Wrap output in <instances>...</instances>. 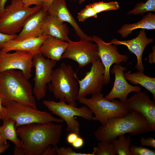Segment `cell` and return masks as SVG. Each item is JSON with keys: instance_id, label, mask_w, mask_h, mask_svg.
Returning a JSON list of instances; mask_svg holds the SVG:
<instances>
[{"instance_id": "obj_1", "label": "cell", "mask_w": 155, "mask_h": 155, "mask_svg": "<svg viewBox=\"0 0 155 155\" xmlns=\"http://www.w3.org/2000/svg\"><path fill=\"white\" fill-rule=\"evenodd\" d=\"M53 122L32 123L17 129L25 155H42L50 145L57 146L60 140L63 126Z\"/></svg>"}, {"instance_id": "obj_2", "label": "cell", "mask_w": 155, "mask_h": 155, "mask_svg": "<svg viewBox=\"0 0 155 155\" xmlns=\"http://www.w3.org/2000/svg\"><path fill=\"white\" fill-rule=\"evenodd\" d=\"M152 131L149 123L141 113L132 111L123 117L110 119L105 124L99 127L94 134L99 141L111 142L126 133L135 136Z\"/></svg>"}, {"instance_id": "obj_3", "label": "cell", "mask_w": 155, "mask_h": 155, "mask_svg": "<svg viewBox=\"0 0 155 155\" xmlns=\"http://www.w3.org/2000/svg\"><path fill=\"white\" fill-rule=\"evenodd\" d=\"M28 80L19 70L0 72V97L3 105L14 101L37 109L32 86Z\"/></svg>"}, {"instance_id": "obj_4", "label": "cell", "mask_w": 155, "mask_h": 155, "mask_svg": "<svg viewBox=\"0 0 155 155\" xmlns=\"http://www.w3.org/2000/svg\"><path fill=\"white\" fill-rule=\"evenodd\" d=\"M75 73L71 65L62 62L59 67L53 70L51 80L48 86L49 91L53 93L56 99L77 106L79 87Z\"/></svg>"}, {"instance_id": "obj_5", "label": "cell", "mask_w": 155, "mask_h": 155, "mask_svg": "<svg viewBox=\"0 0 155 155\" xmlns=\"http://www.w3.org/2000/svg\"><path fill=\"white\" fill-rule=\"evenodd\" d=\"M41 8V6L26 7L21 0H11V4L0 13V32L16 34L21 31L29 17Z\"/></svg>"}, {"instance_id": "obj_6", "label": "cell", "mask_w": 155, "mask_h": 155, "mask_svg": "<svg viewBox=\"0 0 155 155\" xmlns=\"http://www.w3.org/2000/svg\"><path fill=\"white\" fill-rule=\"evenodd\" d=\"M79 102L88 106L95 115L97 121L102 125L105 124L110 119L123 117L130 112L124 103L114 99H106L101 92L78 100Z\"/></svg>"}, {"instance_id": "obj_7", "label": "cell", "mask_w": 155, "mask_h": 155, "mask_svg": "<svg viewBox=\"0 0 155 155\" xmlns=\"http://www.w3.org/2000/svg\"><path fill=\"white\" fill-rule=\"evenodd\" d=\"M4 106L6 111L2 120L6 119L14 120L16 129L20 126L32 123L64 122L61 118L55 117L46 111L38 110L15 101H9Z\"/></svg>"}, {"instance_id": "obj_8", "label": "cell", "mask_w": 155, "mask_h": 155, "mask_svg": "<svg viewBox=\"0 0 155 155\" xmlns=\"http://www.w3.org/2000/svg\"><path fill=\"white\" fill-rule=\"evenodd\" d=\"M42 102L52 113L58 116L65 122L67 124L66 130L68 132L79 134L80 124L75 119V116L80 117L88 121H97L93 115L92 112L86 106L78 108L62 100L56 102L52 100H44Z\"/></svg>"}, {"instance_id": "obj_9", "label": "cell", "mask_w": 155, "mask_h": 155, "mask_svg": "<svg viewBox=\"0 0 155 155\" xmlns=\"http://www.w3.org/2000/svg\"><path fill=\"white\" fill-rule=\"evenodd\" d=\"M33 61L35 68L33 92L37 100H39L46 94L47 84L51 81L53 68L57 61L46 58L41 53L33 56Z\"/></svg>"}, {"instance_id": "obj_10", "label": "cell", "mask_w": 155, "mask_h": 155, "mask_svg": "<svg viewBox=\"0 0 155 155\" xmlns=\"http://www.w3.org/2000/svg\"><path fill=\"white\" fill-rule=\"evenodd\" d=\"M92 42L80 40L75 42L71 40L61 59L66 58L73 60L80 68L92 64L100 59L98 45Z\"/></svg>"}, {"instance_id": "obj_11", "label": "cell", "mask_w": 155, "mask_h": 155, "mask_svg": "<svg viewBox=\"0 0 155 155\" xmlns=\"http://www.w3.org/2000/svg\"><path fill=\"white\" fill-rule=\"evenodd\" d=\"M89 71L80 80L75 73V77L78 82L79 89L77 100L101 92L104 85V67L100 59L92 63Z\"/></svg>"}, {"instance_id": "obj_12", "label": "cell", "mask_w": 155, "mask_h": 155, "mask_svg": "<svg viewBox=\"0 0 155 155\" xmlns=\"http://www.w3.org/2000/svg\"><path fill=\"white\" fill-rule=\"evenodd\" d=\"M93 42L97 44L99 58L104 65L105 71L104 84L106 85L111 82L110 68L113 64L125 62L129 57L121 54L118 51L116 45L105 42L100 37L95 35L92 37Z\"/></svg>"}, {"instance_id": "obj_13", "label": "cell", "mask_w": 155, "mask_h": 155, "mask_svg": "<svg viewBox=\"0 0 155 155\" xmlns=\"http://www.w3.org/2000/svg\"><path fill=\"white\" fill-rule=\"evenodd\" d=\"M33 56L26 52L16 51L12 53L0 50V72L10 69L21 71L28 79L32 76Z\"/></svg>"}, {"instance_id": "obj_14", "label": "cell", "mask_w": 155, "mask_h": 155, "mask_svg": "<svg viewBox=\"0 0 155 155\" xmlns=\"http://www.w3.org/2000/svg\"><path fill=\"white\" fill-rule=\"evenodd\" d=\"M123 103L129 112L141 113L149 123L153 131H155V102L146 92H136Z\"/></svg>"}, {"instance_id": "obj_15", "label": "cell", "mask_w": 155, "mask_h": 155, "mask_svg": "<svg viewBox=\"0 0 155 155\" xmlns=\"http://www.w3.org/2000/svg\"><path fill=\"white\" fill-rule=\"evenodd\" d=\"M126 70L125 67L121 66L120 64L113 65L110 72L115 75L114 85L111 91L104 97L106 99L111 100L118 98L124 103L129 93L141 91L140 86H132L127 82L124 75V71Z\"/></svg>"}, {"instance_id": "obj_16", "label": "cell", "mask_w": 155, "mask_h": 155, "mask_svg": "<svg viewBox=\"0 0 155 155\" xmlns=\"http://www.w3.org/2000/svg\"><path fill=\"white\" fill-rule=\"evenodd\" d=\"M154 41L153 38L147 37L145 29H141L138 36L133 39L120 40L114 38L109 43L116 45H123L126 46L130 52L135 54L137 57V63L135 69L138 71L143 72L144 67L142 60L143 53L146 46L148 44L153 43Z\"/></svg>"}, {"instance_id": "obj_17", "label": "cell", "mask_w": 155, "mask_h": 155, "mask_svg": "<svg viewBox=\"0 0 155 155\" xmlns=\"http://www.w3.org/2000/svg\"><path fill=\"white\" fill-rule=\"evenodd\" d=\"M47 12L59 21L67 22L73 28L80 40L93 42L82 30L68 9L65 0H53Z\"/></svg>"}, {"instance_id": "obj_18", "label": "cell", "mask_w": 155, "mask_h": 155, "mask_svg": "<svg viewBox=\"0 0 155 155\" xmlns=\"http://www.w3.org/2000/svg\"><path fill=\"white\" fill-rule=\"evenodd\" d=\"M47 36L41 35L38 37L22 40H11L5 43L3 45L1 50L5 53L13 51H22L34 56L41 53V46L43 42Z\"/></svg>"}, {"instance_id": "obj_19", "label": "cell", "mask_w": 155, "mask_h": 155, "mask_svg": "<svg viewBox=\"0 0 155 155\" xmlns=\"http://www.w3.org/2000/svg\"><path fill=\"white\" fill-rule=\"evenodd\" d=\"M47 12L41 8L30 16L14 39L20 40L38 37L42 35L43 22Z\"/></svg>"}, {"instance_id": "obj_20", "label": "cell", "mask_w": 155, "mask_h": 155, "mask_svg": "<svg viewBox=\"0 0 155 155\" xmlns=\"http://www.w3.org/2000/svg\"><path fill=\"white\" fill-rule=\"evenodd\" d=\"M68 28L65 24L58 20L46 12L42 25V35L55 37L69 42Z\"/></svg>"}, {"instance_id": "obj_21", "label": "cell", "mask_w": 155, "mask_h": 155, "mask_svg": "<svg viewBox=\"0 0 155 155\" xmlns=\"http://www.w3.org/2000/svg\"><path fill=\"white\" fill-rule=\"evenodd\" d=\"M69 45L67 42L48 36L42 44L40 52L45 57L57 61L61 59Z\"/></svg>"}, {"instance_id": "obj_22", "label": "cell", "mask_w": 155, "mask_h": 155, "mask_svg": "<svg viewBox=\"0 0 155 155\" xmlns=\"http://www.w3.org/2000/svg\"><path fill=\"white\" fill-rule=\"evenodd\" d=\"M141 29H155V14L150 12L144 16L138 22L132 24H124L117 31L122 38L127 37L133 30Z\"/></svg>"}, {"instance_id": "obj_23", "label": "cell", "mask_w": 155, "mask_h": 155, "mask_svg": "<svg viewBox=\"0 0 155 155\" xmlns=\"http://www.w3.org/2000/svg\"><path fill=\"white\" fill-rule=\"evenodd\" d=\"M126 80L132 84H139L150 91L152 94L153 100H155V78L147 76L143 72L138 71L136 72L124 73Z\"/></svg>"}, {"instance_id": "obj_24", "label": "cell", "mask_w": 155, "mask_h": 155, "mask_svg": "<svg viewBox=\"0 0 155 155\" xmlns=\"http://www.w3.org/2000/svg\"><path fill=\"white\" fill-rule=\"evenodd\" d=\"M3 125L0 126V130L3 137L7 140L12 142L15 146L23 147L22 142L18 138L15 125V122L10 119L3 120Z\"/></svg>"}, {"instance_id": "obj_25", "label": "cell", "mask_w": 155, "mask_h": 155, "mask_svg": "<svg viewBox=\"0 0 155 155\" xmlns=\"http://www.w3.org/2000/svg\"><path fill=\"white\" fill-rule=\"evenodd\" d=\"M111 142L113 144L116 154L118 155H132L129 150L131 143L130 135L125 136L124 135H121L113 139Z\"/></svg>"}, {"instance_id": "obj_26", "label": "cell", "mask_w": 155, "mask_h": 155, "mask_svg": "<svg viewBox=\"0 0 155 155\" xmlns=\"http://www.w3.org/2000/svg\"><path fill=\"white\" fill-rule=\"evenodd\" d=\"M155 11V0H148L146 2L137 3L134 8L127 13L128 15H141L149 11Z\"/></svg>"}, {"instance_id": "obj_27", "label": "cell", "mask_w": 155, "mask_h": 155, "mask_svg": "<svg viewBox=\"0 0 155 155\" xmlns=\"http://www.w3.org/2000/svg\"><path fill=\"white\" fill-rule=\"evenodd\" d=\"M94 155H115L113 146L110 141H99L96 147L93 148Z\"/></svg>"}, {"instance_id": "obj_28", "label": "cell", "mask_w": 155, "mask_h": 155, "mask_svg": "<svg viewBox=\"0 0 155 155\" xmlns=\"http://www.w3.org/2000/svg\"><path fill=\"white\" fill-rule=\"evenodd\" d=\"M90 4L97 14L104 11L117 10L120 8L119 3L116 1L108 2L101 1L93 3Z\"/></svg>"}, {"instance_id": "obj_29", "label": "cell", "mask_w": 155, "mask_h": 155, "mask_svg": "<svg viewBox=\"0 0 155 155\" xmlns=\"http://www.w3.org/2000/svg\"><path fill=\"white\" fill-rule=\"evenodd\" d=\"M97 17V14L90 4L86 5L78 13L77 18L79 21L83 22L89 18L93 17L96 18Z\"/></svg>"}, {"instance_id": "obj_30", "label": "cell", "mask_w": 155, "mask_h": 155, "mask_svg": "<svg viewBox=\"0 0 155 155\" xmlns=\"http://www.w3.org/2000/svg\"><path fill=\"white\" fill-rule=\"evenodd\" d=\"M132 155H154L155 151L147 148L138 146H132L129 147Z\"/></svg>"}, {"instance_id": "obj_31", "label": "cell", "mask_w": 155, "mask_h": 155, "mask_svg": "<svg viewBox=\"0 0 155 155\" xmlns=\"http://www.w3.org/2000/svg\"><path fill=\"white\" fill-rule=\"evenodd\" d=\"M57 155H94L92 152L91 153L77 152L73 150L71 147H61L58 148L57 150Z\"/></svg>"}, {"instance_id": "obj_32", "label": "cell", "mask_w": 155, "mask_h": 155, "mask_svg": "<svg viewBox=\"0 0 155 155\" xmlns=\"http://www.w3.org/2000/svg\"><path fill=\"white\" fill-rule=\"evenodd\" d=\"M17 35L8 34L0 32V49L3 45L6 42L11 40L14 39Z\"/></svg>"}, {"instance_id": "obj_33", "label": "cell", "mask_w": 155, "mask_h": 155, "mask_svg": "<svg viewBox=\"0 0 155 155\" xmlns=\"http://www.w3.org/2000/svg\"><path fill=\"white\" fill-rule=\"evenodd\" d=\"M141 145L142 146H149L155 148V140L152 137H147L145 138L142 137L140 140Z\"/></svg>"}, {"instance_id": "obj_34", "label": "cell", "mask_w": 155, "mask_h": 155, "mask_svg": "<svg viewBox=\"0 0 155 155\" xmlns=\"http://www.w3.org/2000/svg\"><path fill=\"white\" fill-rule=\"evenodd\" d=\"M24 6L29 7L32 5L35 6L42 5L46 0H21Z\"/></svg>"}, {"instance_id": "obj_35", "label": "cell", "mask_w": 155, "mask_h": 155, "mask_svg": "<svg viewBox=\"0 0 155 155\" xmlns=\"http://www.w3.org/2000/svg\"><path fill=\"white\" fill-rule=\"evenodd\" d=\"M51 145H50L44 152L42 155H56L57 150L58 147L53 146L52 147Z\"/></svg>"}, {"instance_id": "obj_36", "label": "cell", "mask_w": 155, "mask_h": 155, "mask_svg": "<svg viewBox=\"0 0 155 155\" xmlns=\"http://www.w3.org/2000/svg\"><path fill=\"white\" fill-rule=\"evenodd\" d=\"M84 144V141L83 138L78 136L71 144L75 148L78 149L82 147Z\"/></svg>"}, {"instance_id": "obj_37", "label": "cell", "mask_w": 155, "mask_h": 155, "mask_svg": "<svg viewBox=\"0 0 155 155\" xmlns=\"http://www.w3.org/2000/svg\"><path fill=\"white\" fill-rule=\"evenodd\" d=\"M79 136L78 134L71 132L68 134L67 137V141L68 143L71 144Z\"/></svg>"}, {"instance_id": "obj_38", "label": "cell", "mask_w": 155, "mask_h": 155, "mask_svg": "<svg viewBox=\"0 0 155 155\" xmlns=\"http://www.w3.org/2000/svg\"><path fill=\"white\" fill-rule=\"evenodd\" d=\"M152 51L149 55L148 62L150 64H152L155 63V46L154 45L152 47Z\"/></svg>"}, {"instance_id": "obj_39", "label": "cell", "mask_w": 155, "mask_h": 155, "mask_svg": "<svg viewBox=\"0 0 155 155\" xmlns=\"http://www.w3.org/2000/svg\"><path fill=\"white\" fill-rule=\"evenodd\" d=\"M14 155H24L25 152L24 149L22 147L15 146L14 150Z\"/></svg>"}, {"instance_id": "obj_40", "label": "cell", "mask_w": 155, "mask_h": 155, "mask_svg": "<svg viewBox=\"0 0 155 155\" xmlns=\"http://www.w3.org/2000/svg\"><path fill=\"white\" fill-rule=\"evenodd\" d=\"M53 0H46L42 6V9L47 11Z\"/></svg>"}, {"instance_id": "obj_41", "label": "cell", "mask_w": 155, "mask_h": 155, "mask_svg": "<svg viewBox=\"0 0 155 155\" xmlns=\"http://www.w3.org/2000/svg\"><path fill=\"white\" fill-rule=\"evenodd\" d=\"M10 144H3L0 145V155L2 153L4 152L7 149L10 147Z\"/></svg>"}, {"instance_id": "obj_42", "label": "cell", "mask_w": 155, "mask_h": 155, "mask_svg": "<svg viewBox=\"0 0 155 155\" xmlns=\"http://www.w3.org/2000/svg\"><path fill=\"white\" fill-rule=\"evenodd\" d=\"M6 111V108L5 106H3L2 100L0 97V113H1L2 115V119H3L4 116L5 115Z\"/></svg>"}, {"instance_id": "obj_43", "label": "cell", "mask_w": 155, "mask_h": 155, "mask_svg": "<svg viewBox=\"0 0 155 155\" xmlns=\"http://www.w3.org/2000/svg\"><path fill=\"white\" fill-rule=\"evenodd\" d=\"M7 0H0V13L5 8V6Z\"/></svg>"}, {"instance_id": "obj_44", "label": "cell", "mask_w": 155, "mask_h": 155, "mask_svg": "<svg viewBox=\"0 0 155 155\" xmlns=\"http://www.w3.org/2000/svg\"><path fill=\"white\" fill-rule=\"evenodd\" d=\"M7 140L3 135L0 130V145L7 143Z\"/></svg>"}, {"instance_id": "obj_45", "label": "cell", "mask_w": 155, "mask_h": 155, "mask_svg": "<svg viewBox=\"0 0 155 155\" xmlns=\"http://www.w3.org/2000/svg\"><path fill=\"white\" fill-rule=\"evenodd\" d=\"M70 0L71 1L73 0V1H78V3L79 4H81L85 2L86 1V0Z\"/></svg>"}, {"instance_id": "obj_46", "label": "cell", "mask_w": 155, "mask_h": 155, "mask_svg": "<svg viewBox=\"0 0 155 155\" xmlns=\"http://www.w3.org/2000/svg\"><path fill=\"white\" fill-rule=\"evenodd\" d=\"M3 118V115L2 114L0 113V120H2Z\"/></svg>"}, {"instance_id": "obj_47", "label": "cell", "mask_w": 155, "mask_h": 155, "mask_svg": "<svg viewBox=\"0 0 155 155\" xmlns=\"http://www.w3.org/2000/svg\"><path fill=\"white\" fill-rule=\"evenodd\" d=\"M1 50L0 49V50Z\"/></svg>"}]
</instances>
